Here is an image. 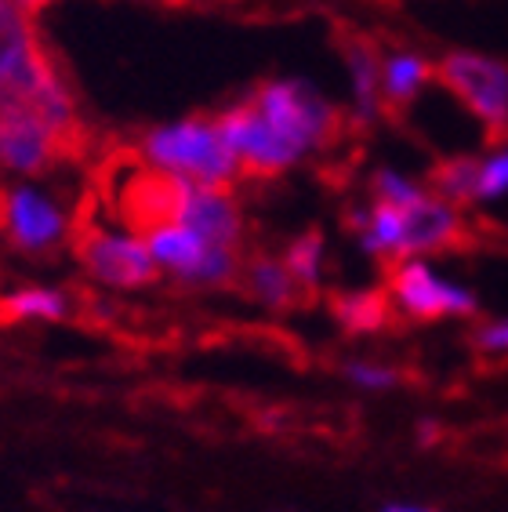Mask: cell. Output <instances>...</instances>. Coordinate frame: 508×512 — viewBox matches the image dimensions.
<instances>
[{
  "label": "cell",
  "mask_w": 508,
  "mask_h": 512,
  "mask_svg": "<svg viewBox=\"0 0 508 512\" xmlns=\"http://www.w3.org/2000/svg\"><path fill=\"white\" fill-rule=\"evenodd\" d=\"M142 157L149 168L164 171V175L186 178L196 186L229 189L240 178V164L229 153V146L218 135L215 120L189 117L178 124H164L142 135Z\"/></svg>",
  "instance_id": "1"
},
{
  "label": "cell",
  "mask_w": 508,
  "mask_h": 512,
  "mask_svg": "<svg viewBox=\"0 0 508 512\" xmlns=\"http://www.w3.org/2000/svg\"><path fill=\"white\" fill-rule=\"evenodd\" d=\"M251 106L302 153L331 146L342 135V113L298 80H269L251 95Z\"/></svg>",
  "instance_id": "2"
},
{
  "label": "cell",
  "mask_w": 508,
  "mask_h": 512,
  "mask_svg": "<svg viewBox=\"0 0 508 512\" xmlns=\"http://www.w3.org/2000/svg\"><path fill=\"white\" fill-rule=\"evenodd\" d=\"M287 273L305 287V291H316L320 284V269H323V237L320 233H305L298 237L284 255Z\"/></svg>",
  "instance_id": "19"
},
{
  "label": "cell",
  "mask_w": 508,
  "mask_h": 512,
  "mask_svg": "<svg viewBox=\"0 0 508 512\" xmlns=\"http://www.w3.org/2000/svg\"><path fill=\"white\" fill-rule=\"evenodd\" d=\"M381 512H432V509H418V505H385Z\"/></svg>",
  "instance_id": "24"
},
{
  "label": "cell",
  "mask_w": 508,
  "mask_h": 512,
  "mask_svg": "<svg viewBox=\"0 0 508 512\" xmlns=\"http://www.w3.org/2000/svg\"><path fill=\"white\" fill-rule=\"evenodd\" d=\"M432 77H440L461 106L472 109V117L483 120V128L494 142L508 135V66L472 51H450L440 66H432Z\"/></svg>",
  "instance_id": "3"
},
{
  "label": "cell",
  "mask_w": 508,
  "mask_h": 512,
  "mask_svg": "<svg viewBox=\"0 0 508 512\" xmlns=\"http://www.w3.org/2000/svg\"><path fill=\"white\" fill-rule=\"evenodd\" d=\"M240 251L236 247H222V244H211L207 247V255L200 258V266L189 273L186 284H204V287H229L240 280Z\"/></svg>",
  "instance_id": "18"
},
{
  "label": "cell",
  "mask_w": 508,
  "mask_h": 512,
  "mask_svg": "<svg viewBox=\"0 0 508 512\" xmlns=\"http://www.w3.org/2000/svg\"><path fill=\"white\" fill-rule=\"evenodd\" d=\"M171 222L193 229L207 244L236 247L244 237V215H240V204L229 197V189L196 186L186 178H178V200Z\"/></svg>",
  "instance_id": "9"
},
{
  "label": "cell",
  "mask_w": 508,
  "mask_h": 512,
  "mask_svg": "<svg viewBox=\"0 0 508 512\" xmlns=\"http://www.w3.org/2000/svg\"><path fill=\"white\" fill-rule=\"evenodd\" d=\"M0 229L22 255H55L69 237L66 215L37 189L0 193Z\"/></svg>",
  "instance_id": "7"
},
{
  "label": "cell",
  "mask_w": 508,
  "mask_h": 512,
  "mask_svg": "<svg viewBox=\"0 0 508 512\" xmlns=\"http://www.w3.org/2000/svg\"><path fill=\"white\" fill-rule=\"evenodd\" d=\"M215 128L225 146H229V153L236 157V164H240V175H258V178L280 175V171L294 168L305 157L302 149L294 146V142H287L251 106V99L240 102V106L222 109L215 117Z\"/></svg>",
  "instance_id": "4"
},
{
  "label": "cell",
  "mask_w": 508,
  "mask_h": 512,
  "mask_svg": "<svg viewBox=\"0 0 508 512\" xmlns=\"http://www.w3.org/2000/svg\"><path fill=\"white\" fill-rule=\"evenodd\" d=\"M432 77V62L411 55V51H396L381 62V99L389 102L392 109L411 106L421 95V88L429 84Z\"/></svg>",
  "instance_id": "14"
},
{
  "label": "cell",
  "mask_w": 508,
  "mask_h": 512,
  "mask_svg": "<svg viewBox=\"0 0 508 512\" xmlns=\"http://www.w3.org/2000/svg\"><path fill=\"white\" fill-rule=\"evenodd\" d=\"M403 237H400V258L432 255V251H450V247L469 244V226L461 222L458 207L447 200L425 197L418 204L403 207Z\"/></svg>",
  "instance_id": "10"
},
{
  "label": "cell",
  "mask_w": 508,
  "mask_h": 512,
  "mask_svg": "<svg viewBox=\"0 0 508 512\" xmlns=\"http://www.w3.org/2000/svg\"><path fill=\"white\" fill-rule=\"evenodd\" d=\"M73 247H77L80 266L109 287H146L160 273L142 237L109 233L102 226H80Z\"/></svg>",
  "instance_id": "5"
},
{
  "label": "cell",
  "mask_w": 508,
  "mask_h": 512,
  "mask_svg": "<svg viewBox=\"0 0 508 512\" xmlns=\"http://www.w3.org/2000/svg\"><path fill=\"white\" fill-rule=\"evenodd\" d=\"M334 316L352 335H371L389 324V298L381 291H349L334 298Z\"/></svg>",
  "instance_id": "15"
},
{
  "label": "cell",
  "mask_w": 508,
  "mask_h": 512,
  "mask_svg": "<svg viewBox=\"0 0 508 512\" xmlns=\"http://www.w3.org/2000/svg\"><path fill=\"white\" fill-rule=\"evenodd\" d=\"M142 240H146L153 262H157L160 269H167V273H175L182 284H186L189 273L200 266V258H204L207 247H211L204 237H196L193 229L178 226V222L153 226L149 233H142Z\"/></svg>",
  "instance_id": "12"
},
{
  "label": "cell",
  "mask_w": 508,
  "mask_h": 512,
  "mask_svg": "<svg viewBox=\"0 0 508 512\" xmlns=\"http://www.w3.org/2000/svg\"><path fill=\"white\" fill-rule=\"evenodd\" d=\"M59 157H66V149L55 138V131L22 99L0 95V168L40 175Z\"/></svg>",
  "instance_id": "8"
},
{
  "label": "cell",
  "mask_w": 508,
  "mask_h": 512,
  "mask_svg": "<svg viewBox=\"0 0 508 512\" xmlns=\"http://www.w3.org/2000/svg\"><path fill=\"white\" fill-rule=\"evenodd\" d=\"M432 197L447 200V204H472V200H479V160H440L432 168Z\"/></svg>",
  "instance_id": "16"
},
{
  "label": "cell",
  "mask_w": 508,
  "mask_h": 512,
  "mask_svg": "<svg viewBox=\"0 0 508 512\" xmlns=\"http://www.w3.org/2000/svg\"><path fill=\"white\" fill-rule=\"evenodd\" d=\"M374 197L381 200V204H392V207H411L418 204L421 197H425V189L418 186V182H411V178L396 175V171H378L374 175Z\"/></svg>",
  "instance_id": "20"
},
{
  "label": "cell",
  "mask_w": 508,
  "mask_h": 512,
  "mask_svg": "<svg viewBox=\"0 0 508 512\" xmlns=\"http://www.w3.org/2000/svg\"><path fill=\"white\" fill-rule=\"evenodd\" d=\"M240 276H244L247 291L269 309H294L305 302V287L287 273L284 262H276V258H269V255L247 258Z\"/></svg>",
  "instance_id": "13"
},
{
  "label": "cell",
  "mask_w": 508,
  "mask_h": 512,
  "mask_svg": "<svg viewBox=\"0 0 508 512\" xmlns=\"http://www.w3.org/2000/svg\"><path fill=\"white\" fill-rule=\"evenodd\" d=\"M69 313L66 298L59 291H48V287H30V291H19L11 295L4 306H0V316L4 320H62Z\"/></svg>",
  "instance_id": "17"
},
{
  "label": "cell",
  "mask_w": 508,
  "mask_h": 512,
  "mask_svg": "<svg viewBox=\"0 0 508 512\" xmlns=\"http://www.w3.org/2000/svg\"><path fill=\"white\" fill-rule=\"evenodd\" d=\"M19 4H22V11H26V15H37V11L44 8L48 0H19Z\"/></svg>",
  "instance_id": "23"
},
{
  "label": "cell",
  "mask_w": 508,
  "mask_h": 512,
  "mask_svg": "<svg viewBox=\"0 0 508 512\" xmlns=\"http://www.w3.org/2000/svg\"><path fill=\"white\" fill-rule=\"evenodd\" d=\"M508 193V149L479 160V200H498Z\"/></svg>",
  "instance_id": "21"
},
{
  "label": "cell",
  "mask_w": 508,
  "mask_h": 512,
  "mask_svg": "<svg viewBox=\"0 0 508 512\" xmlns=\"http://www.w3.org/2000/svg\"><path fill=\"white\" fill-rule=\"evenodd\" d=\"M392 302L414 320H440V316H476V298L461 284H450L432 273L418 258H403L389 273Z\"/></svg>",
  "instance_id": "6"
},
{
  "label": "cell",
  "mask_w": 508,
  "mask_h": 512,
  "mask_svg": "<svg viewBox=\"0 0 508 512\" xmlns=\"http://www.w3.org/2000/svg\"><path fill=\"white\" fill-rule=\"evenodd\" d=\"M342 375L349 378L352 385H360V389H392V385L400 382V371H392V367H378V364H363V360L345 364Z\"/></svg>",
  "instance_id": "22"
},
{
  "label": "cell",
  "mask_w": 508,
  "mask_h": 512,
  "mask_svg": "<svg viewBox=\"0 0 508 512\" xmlns=\"http://www.w3.org/2000/svg\"><path fill=\"white\" fill-rule=\"evenodd\" d=\"M342 51L349 62L352 77V106H356V120L360 124H374L378 120V95H381V59L374 44L360 33H342Z\"/></svg>",
  "instance_id": "11"
}]
</instances>
